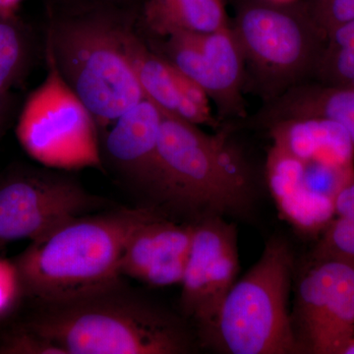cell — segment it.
<instances>
[{
  "label": "cell",
  "mask_w": 354,
  "mask_h": 354,
  "mask_svg": "<svg viewBox=\"0 0 354 354\" xmlns=\"http://www.w3.org/2000/svg\"><path fill=\"white\" fill-rule=\"evenodd\" d=\"M279 1H290V0H279Z\"/></svg>",
  "instance_id": "f1b7e54d"
},
{
  "label": "cell",
  "mask_w": 354,
  "mask_h": 354,
  "mask_svg": "<svg viewBox=\"0 0 354 354\" xmlns=\"http://www.w3.org/2000/svg\"><path fill=\"white\" fill-rule=\"evenodd\" d=\"M312 81L330 87L354 88V19L328 35Z\"/></svg>",
  "instance_id": "d6986e66"
},
{
  "label": "cell",
  "mask_w": 354,
  "mask_h": 354,
  "mask_svg": "<svg viewBox=\"0 0 354 354\" xmlns=\"http://www.w3.org/2000/svg\"><path fill=\"white\" fill-rule=\"evenodd\" d=\"M193 223V236L181 290V308L201 330L215 319L236 283L239 264L236 225L221 216Z\"/></svg>",
  "instance_id": "8fae6325"
},
{
  "label": "cell",
  "mask_w": 354,
  "mask_h": 354,
  "mask_svg": "<svg viewBox=\"0 0 354 354\" xmlns=\"http://www.w3.org/2000/svg\"><path fill=\"white\" fill-rule=\"evenodd\" d=\"M28 41L15 21L0 15V93L6 94L27 64Z\"/></svg>",
  "instance_id": "ffe728a7"
},
{
  "label": "cell",
  "mask_w": 354,
  "mask_h": 354,
  "mask_svg": "<svg viewBox=\"0 0 354 354\" xmlns=\"http://www.w3.org/2000/svg\"><path fill=\"white\" fill-rule=\"evenodd\" d=\"M230 28L243 57L245 86L264 104L313 79L326 37L304 0H234Z\"/></svg>",
  "instance_id": "8992f818"
},
{
  "label": "cell",
  "mask_w": 354,
  "mask_h": 354,
  "mask_svg": "<svg viewBox=\"0 0 354 354\" xmlns=\"http://www.w3.org/2000/svg\"><path fill=\"white\" fill-rule=\"evenodd\" d=\"M21 295L24 291L17 265L0 258V318L12 311Z\"/></svg>",
  "instance_id": "cb8c5ba5"
},
{
  "label": "cell",
  "mask_w": 354,
  "mask_h": 354,
  "mask_svg": "<svg viewBox=\"0 0 354 354\" xmlns=\"http://www.w3.org/2000/svg\"><path fill=\"white\" fill-rule=\"evenodd\" d=\"M0 353L65 354L64 349L25 326L13 330L3 337L0 342Z\"/></svg>",
  "instance_id": "603a6c76"
},
{
  "label": "cell",
  "mask_w": 354,
  "mask_h": 354,
  "mask_svg": "<svg viewBox=\"0 0 354 354\" xmlns=\"http://www.w3.org/2000/svg\"><path fill=\"white\" fill-rule=\"evenodd\" d=\"M17 0H0V6L8 7L13 6Z\"/></svg>",
  "instance_id": "83f0119b"
},
{
  "label": "cell",
  "mask_w": 354,
  "mask_h": 354,
  "mask_svg": "<svg viewBox=\"0 0 354 354\" xmlns=\"http://www.w3.org/2000/svg\"><path fill=\"white\" fill-rule=\"evenodd\" d=\"M293 267L290 244L270 239L260 259L228 291L215 319L198 330L202 344L230 354L304 353L290 312Z\"/></svg>",
  "instance_id": "5b68a950"
},
{
  "label": "cell",
  "mask_w": 354,
  "mask_h": 354,
  "mask_svg": "<svg viewBox=\"0 0 354 354\" xmlns=\"http://www.w3.org/2000/svg\"><path fill=\"white\" fill-rule=\"evenodd\" d=\"M335 216L354 218V169L334 198Z\"/></svg>",
  "instance_id": "484cf974"
},
{
  "label": "cell",
  "mask_w": 354,
  "mask_h": 354,
  "mask_svg": "<svg viewBox=\"0 0 354 354\" xmlns=\"http://www.w3.org/2000/svg\"><path fill=\"white\" fill-rule=\"evenodd\" d=\"M144 0H53L57 13H79L93 10H115L136 12Z\"/></svg>",
  "instance_id": "d4e9b609"
},
{
  "label": "cell",
  "mask_w": 354,
  "mask_h": 354,
  "mask_svg": "<svg viewBox=\"0 0 354 354\" xmlns=\"http://www.w3.org/2000/svg\"><path fill=\"white\" fill-rule=\"evenodd\" d=\"M121 44L133 72L146 99L160 111L197 127L216 129L221 121L214 116L209 106H200L189 99L177 82L176 70L164 57L149 50L146 44L133 31L132 20L120 30Z\"/></svg>",
  "instance_id": "9a60e30c"
},
{
  "label": "cell",
  "mask_w": 354,
  "mask_h": 354,
  "mask_svg": "<svg viewBox=\"0 0 354 354\" xmlns=\"http://www.w3.org/2000/svg\"><path fill=\"white\" fill-rule=\"evenodd\" d=\"M140 14L147 29L162 39L176 32L209 34L230 23L223 0H144Z\"/></svg>",
  "instance_id": "ac0fdd59"
},
{
  "label": "cell",
  "mask_w": 354,
  "mask_h": 354,
  "mask_svg": "<svg viewBox=\"0 0 354 354\" xmlns=\"http://www.w3.org/2000/svg\"><path fill=\"white\" fill-rule=\"evenodd\" d=\"M265 177L279 215L300 234L319 236L335 218L334 199L312 190L304 162L278 146L268 152Z\"/></svg>",
  "instance_id": "5bb4252c"
},
{
  "label": "cell",
  "mask_w": 354,
  "mask_h": 354,
  "mask_svg": "<svg viewBox=\"0 0 354 354\" xmlns=\"http://www.w3.org/2000/svg\"><path fill=\"white\" fill-rule=\"evenodd\" d=\"M312 260L354 265V218L335 216L319 234Z\"/></svg>",
  "instance_id": "44dd1931"
},
{
  "label": "cell",
  "mask_w": 354,
  "mask_h": 354,
  "mask_svg": "<svg viewBox=\"0 0 354 354\" xmlns=\"http://www.w3.org/2000/svg\"><path fill=\"white\" fill-rule=\"evenodd\" d=\"M16 134L26 153L50 169L71 171L102 164L95 118L50 57L48 77L28 97Z\"/></svg>",
  "instance_id": "52a82bcc"
},
{
  "label": "cell",
  "mask_w": 354,
  "mask_h": 354,
  "mask_svg": "<svg viewBox=\"0 0 354 354\" xmlns=\"http://www.w3.org/2000/svg\"><path fill=\"white\" fill-rule=\"evenodd\" d=\"M153 209L77 216L31 241L15 261L24 295L55 304L120 286L128 237Z\"/></svg>",
  "instance_id": "7a4b0ae2"
},
{
  "label": "cell",
  "mask_w": 354,
  "mask_h": 354,
  "mask_svg": "<svg viewBox=\"0 0 354 354\" xmlns=\"http://www.w3.org/2000/svg\"><path fill=\"white\" fill-rule=\"evenodd\" d=\"M162 113L148 99L120 115L104 142V158L121 177L152 195Z\"/></svg>",
  "instance_id": "4fadbf2b"
},
{
  "label": "cell",
  "mask_w": 354,
  "mask_h": 354,
  "mask_svg": "<svg viewBox=\"0 0 354 354\" xmlns=\"http://www.w3.org/2000/svg\"><path fill=\"white\" fill-rule=\"evenodd\" d=\"M227 122L209 134L162 114L152 196L194 216H244L257 193L256 174Z\"/></svg>",
  "instance_id": "6da1fadb"
},
{
  "label": "cell",
  "mask_w": 354,
  "mask_h": 354,
  "mask_svg": "<svg viewBox=\"0 0 354 354\" xmlns=\"http://www.w3.org/2000/svg\"><path fill=\"white\" fill-rule=\"evenodd\" d=\"M192 236L193 223H176L153 209L128 237L120 258V276L156 288L178 285Z\"/></svg>",
  "instance_id": "7c38bea8"
},
{
  "label": "cell",
  "mask_w": 354,
  "mask_h": 354,
  "mask_svg": "<svg viewBox=\"0 0 354 354\" xmlns=\"http://www.w3.org/2000/svg\"><path fill=\"white\" fill-rule=\"evenodd\" d=\"M265 129L272 145L304 162L354 169V144L339 123L322 118H295L277 121Z\"/></svg>",
  "instance_id": "2e32d148"
},
{
  "label": "cell",
  "mask_w": 354,
  "mask_h": 354,
  "mask_svg": "<svg viewBox=\"0 0 354 354\" xmlns=\"http://www.w3.org/2000/svg\"><path fill=\"white\" fill-rule=\"evenodd\" d=\"M65 354H181L192 348L183 322L120 286L41 305L24 325Z\"/></svg>",
  "instance_id": "3957f363"
},
{
  "label": "cell",
  "mask_w": 354,
  "mask_h": 354,
  "mask_svg": "<svg viewBox=\"0 0 354 354\" xmlns=\"http://www.w3.org/2000/svg\"><path fill=\"white\" fill-rule=\"evenodd\" d=\"M102 204L68 176L39 169L9 172L0 177V249L36 241Z\"/></svg>",
  "instance_id": "ba28073f"
},
{
  "label": "cell",
  "mask_w": 354,
  "mask_h": 354,
  "mask_svg": "<svg viewBox=\"0 0 354 354\" xmlns=\"http://www.w3.org/2000/svg\"><path fill=\"white\" fill-rule=\"evenodd\" d=\"M130 19L125 11L57 13L48 31V57L100 127L145 99L121 44Z\"/></svg>",
  "instance_id": "277c9868"
},
{
  "label": "cell",
  "mask_w": 354,
  "mask_h": 354,
  "mask_svg": "<svg viewBox=\"0 0 354 354\" xmlns=\"http://www.w3.org/2000/svg\"><path fill=\"white\" fill-rule=\"evenodd\" d=\"M9 109H10V102H9L7 93H6V94L0 93V135H1V132L3 131L4 127H6L7 118H8Z\"/></svg>",
  "instance_id": "4316f807"
},
{
  "label": "cell",
  "mask_w": 354,
  "mask_h": 354,
  "mask_svg": "<svg viewBox=\"0 0 354 354\" xmlns=\"http://www.w3.org/2000/svg\"><path fill=\"white\" fill-rule=\"evenodd\" d=\"M291 316L304 353L342 354L354 335V265L312 260Z\"/></svg>",
  "instance_id": "9c48e42d"
},
{
  "label": "cell",
  "mask_w": 354,
  "mask_h": 354,
  "mask_svg": "<svg viewBox=\"0 0 354 354\" xmlns=\"http://www.w3.org/2000/svg\"><path fill=\"white\" fill-rule=\"evenodd\" d=\"M160 41V57L205 91L218 120H245V68L230 23L209 34L176 32Z\"/></svg>",
  "instance_id": "30bf717a"
},
{
  "label": "cell",
  "mask_w": 354,
  "mask_h": 354,
  "mask_svg": "<svg viewBox=\"0 0 354 354\" xmlns=\"http://www.w3.org/2000/svg\"><path fill=\"white\" fill-rule=\"evenodd\" d=\"M295 118H322L342 125L354 144V88L330 87L309 81L291 88L264 104L252 118L266 128L277 121Z\"/></svg>",
  "instance_id": "e0dca14e"
},
{
  "label": "cell",
  "mask_w": 354,
  "mask_h": 354,
  "mask_svg": "<svg viewBox=\"0 0 354 354\" xmlns=\"http://www.w3.org/2000/svg\"><path fill=\"white\" fill-rule=\"evenodd\" d=\"M304 2L326 38L335 28L354 19V0H304Z\"/></svg>",
  "instance_id": "7402d4cb"
}]
</instances>
